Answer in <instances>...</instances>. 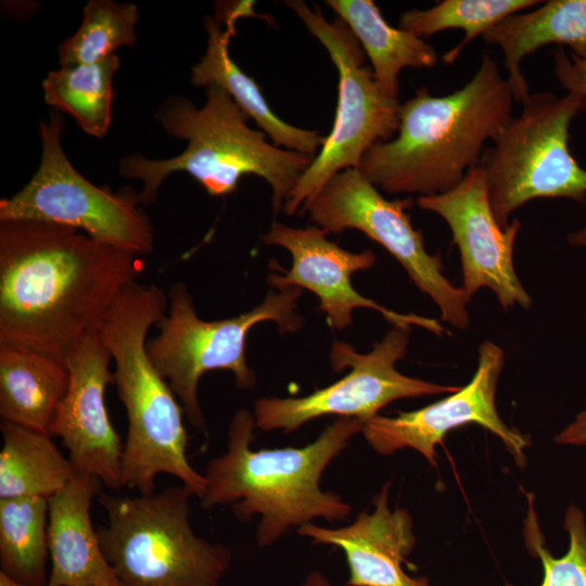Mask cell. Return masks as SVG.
<instances>
[{
  "label": "cell",
  "mask_w": 586,
  "mask_h": 586,
  "mask_svg": "<svg viewBox=\"0 0 586 586\" xmlns=\"http://www.w3.org/2000/svg\"><path fill=\"white\" fill-rule=\"evenodd\" d=\"M142 269L139 256L78 229L0 221V344L65 362Z\"/></svg>",
  "instance_id": "6da1fadb"
},
{
  "label": "cell",
  "mask_w": 586,
  "mask_h": 586,
  "mask_svg": "<svg viewBox=\"0 0 586 586\" xmlns=\"http://www.w3.org/2000/svg\"><path fill=\"white\" fill-rule=\"evenodd\" d=\"M514 97L497 62L483 52L460 89L435 97L425 87L400 105L394 139L373 144L358 169L388 194L430 196L457 187L479 166L512 117Z\"/></svg>",
  "instance_id": "7a4b0ae2"
},
{
  "label": "cell",
  "mask_w": 586,
  "mask_h": 586,
  "mask_svg": "<svg viewBox=\"0 0 586 586\" xmlns=\"http://www.w3.org/2000/svg\"><path fill=\"white\" fill-rule=\"evenodd\" d=\"M361 425L359 419L340 417L304 447L254 450V413L239 409L229 424L225 454L206 466L201 507L231 504L242 522L260 515L255 534L259 547H269L290 528L316 518L346 520L351 506L339 494L322 491L320 479Z\"/></svg>",
  "instance_id": "3957f363"
},
{
  "label": "cell",
  "mask_w": 586,
  "mask_h": 586,
  "mask_svg": "<svg viewBox=\"0 0 586 586\" xmlns=\"http://www.w3.org/2000/svg\"><path fill=\"white\" fill-rule=\"evenodd\" d=\"M168 300L156 284L130 282L112 305L99 332L115 365L114 383L127 416L123 487L148 495L160 473L202 497L206 481L189 462L183 408L148 352V332L166 314Z\"/></svg>",
  "instance_id": "277c9868"
},
{
  "label": "cell",
  "mask_w": 586,
  "mask_h": 586,
  "mask_svg": "<svg viewBox=\"0 0 586 586\" xmlns=\"http://www.w3.org/2000/svg\"><path fill=\"white\" fill-rule=\"evenodd\" d=\"M156 118L166 132L187 141V148L167 160L126 155L120 174L143 181L140 203L150 205L165 178L186 171L212 196L233 192L244 175H256L272 189L278 214L315 156L269 143L263 131L247 126V116L230 94L217 85L206 87V102L198 109L189 99L171 98L157 110Z\"/></svg>",
  "instance_id": "5b68a950"
},
{
  "label": "cell",
  "mask_w": 586,
  "mask_h": 586,
  "mask_svg": "<svg viewBox=\"0 0 586 586\" xmlns=\"http://www.w3.org/2000/svg\"><path fill=\"white\" fill-rule=\"evenodd\" d=\"M181 486L133 496L100 493V547L119 586H220L231 550L199 536Z\"/></svg>",
  "instance_id": "8992f818"
},
{
  "label": "cell",
  "mask_w": 586,
  "mask_h": 586,
  "mask_svg": "<svg viewBox=\"0 0 586 586\" xmlns=\"http://www.w3.org/2000/svg\"><path fill=\"white\" fill-rule=\"evenodd\" d=\"M521 104L520 114L486 146L479 164L494 217L502 228L531 200H586V169L569 150L570 126L586 110V97L539 91Z\"/></svg>",
  "instance_id": "52a82bcc"
},
{
  "label": "cell",
  "mask_w": 586,
  "mask_h": 586,
  "mask_svg": "<svg viewBox=\"0 0 586 586\" xmlns=\"http://www.w3.org/2000/svg\"><path fill=\"white\" fill-rule=\"evenodd\" d=\"M302 293L298 286L279 289L278 293L270 291L252 310L205 321L196 315L187 285L178 282L171 286L167 311L156 324L157 335L148 341V352L194 428L206 430L198 397L201 377L212 370H229L239 388H253L256 378L245 358L249 331L267 320L275 321L281 332L300 329L303 318L295 308Z\"/></svg>",
  "instance_id": "ba28073f"
},
{
  "label": "cell",
  "mask_w": 586,
  "mask_h": 586,
  "mask_svg": "<svg viewBox=\"0 0 586 586\" xmlns=\"http://www.w3.org/2000/svg\"><path fill=\"white\" fill-rule=\"evenodd\" d=\"M308 31L326 48L339 73L334 123L322 148L289 194L283 211L301 213L336 174L358 168L375 143L391 140L399 127V100L386 94L372 69L365 66V51L349 27L339 17L329 22L319 7L302 0L284 2Z\"/></svg>",
  "instance_id": "9c48e42d"
},
{
  "label": "cell",
  "mask_w": 586,
  "mask_h": 586,
  "mask_svg": "<svg viewBox=\"0 0 586 586\" xmlns=\"http://www.w3.org/2000/svg\"><path fill=\"white\" fill-rule=\"evenodd\" d=\"M42 153L28 183L0 201V221L37 220L78 229L94 240L136 256L154 249L152 222L129 188L114 193L81 176L61 144L64 122L51 112L40 123Z\"/></svg>",
  "instance_id": "30bf717a"
},
{
  "label": "cell",
  "mask_w": 586,
  "mask_h": 586,
  "mask_svg": "<svg viewBox=\"0 0 586 586\" xmlns=\"http://www.w3.org/2000/svg\"><path fill=\"white\" fill-rule=\"evenodd\" d=\"M412 203L411 198L385 199L358 168H347L331 178L302 213L308 212L310 220L329 233L356 229L381 244L434 302L442 320L466 329L471 297L445 277L441 257L428 253L422 233L406 212Z\"/></svg>",
  "instance_id": "8fae6325"
},
{
  "label": "cell",
  "mask_w": 586,
  "mask_h": 586,
  "mask_svg": "<svg viewBox=\"0 0 586 586\" xmlns=\"http://www.w3.org/2000/svg\"><path fill=\"white\" fill-rule=\"evenodd\" d=\"M409 332L410 328L393 327L367 354L335 341L330 353L332 368L334 371L351 368L349 372L303 397L259 398L253 412L256 428L289 433L309 420L330 415L356 418L362 423L394 400L458 391L460 386L410 378L395 368L406 355Z\"/></svg>",
  "instance_id": "7c38bea8"
},
{
  "label": "cell",
  "mask_w": 586,
  "mask_h": 586,
  "mask_svg": "<svg viewBox=\"0 0 586 586\" xmlns=\"http://www.w3.org/2000/svg\"><path fill=\"white\" fill-rule=\"evenodd\" d=\"M505 364L502 348L483 342L477 349V365L470 382L433 404L420 409L398 412L395 417L377 415L362 422L361 433L380 455L403 448L419 451L435 464V447L458 426L479 424L498 436L518 466L526 462L530 437L508 426L496 407L497 384Z\"/></svg>",
  "instance_id": "4fadbf2b"
},
{
  "label": "cell",
  "mask_w": 586,
  "mask_h": 586,
  "mask_svg": "<svg viewBox=\"0 0 586 586\" xmlns=\"http://www.w3.org/2000/svg\"><path fill=\"white\" fill-rule=\"evenodd\" d=\"M417 205L441 216L448 225L460 254L462 289L471 297L480 289L494 292L504 309H528L532 297L517 276L513 250L521 222L502 228L494 217L483 169L468 171L454 189L418 196Z\"/></svg>",
  "instance_id": "5bb4252c"
},
{
  "label": "cell",
  "mask_w": 586,
  "mask_h": 586,
  "mask_svg": "<svg viewBox=\"0 0 586 586\" xmlns=\"http://www.w3.org/2000/svg\"><path fill=\"white\" fill-rule=\"evenodd\" d=\"M329 232L320 227L292 228L273 222L263 240L268 245H279L292 256V266L283 276L268 277L277 289L298 286L311 291L320 301L319 309L327 315L328 323L343 330L353 323V311L366 307L379 311L393 327L418 326L437 336L446 330L433 318L415 314H400L387 309L373 300L362 296L354 288V272L372 267L374 254L367 250L352 253L329 241Z\"/></svg>",
  "instance_id": "9a60e30c"
},
{
  "label": "cell",
  "mask_w": 586,
  "mask_h": 586,
  "mask_svg": "<svg viewBox=\"0 0 586 586\" xmlns=\"http://www.w3.org/2000/svg\"><path fill=\"white\" fill-rule=\"evenodd\" d=\"M112 355L99 333L86 337L67 357L69 383L50 435L61 438L76 471L91 474L111 488L123 487V444L104 400L114 381Z\"/></svg>",
  "instance_id": "2e32d148"
},
{
  "label": "cell",
  "mask_w": 586,
  "mask_h": 586,
  "mask_svg": "<svg viewBox=\"0 0 586 586\" xmlns=\"http://www.w3.org/2000/svg\"><path fill=\"white\" fill-rule=\"evenodd\" d=\"M390 483L373 499L372 512L362 511L344 527L326 528L306 523L297 533L313 544L342 549L349 569L347 586H431L426 577H412L402 564L416 544L407 510L388 505Z\"/></svg>",
  "instance_id": "e0dca14e"
},
{
  "label": "cell",
  "mask_w": 586,
  "mask_h": 586,
  "mask_svg": "<svg viewBox=\"0 0 586 586\" xmlns=\"http://www.w3.org/2000/svg\"><path fill=\"white\" fill-rule=\"evenodd\" d=\"M103 484L76 471L48 498V545L51 571L47 586H100L115 578L100 547L90 514Z\"/></svg>",
  "instance_id": "ac0fdd59"
},
{
  "label": "cell",
  "mask_w": 586,
  "mask_h": 586,
  "mask_svg": "<svg viewBox=\"0 0 586 586\" xmlns=\"http://www.w3.org/2000/svg\"><path fill=\"white\" fill-rule=\"evenodd\" d=\"M218 16L225 22V28L218 17L205 18L204 25L208 35L206 51L201 61L192 67L191 82L198 87H221L247 118H252L263 132L270 137L275 145L315 156L322 148L326 137L319 131L290 125L273 113L257 82L230 56L229 42L240 14L232 8H225Z\"/></svg>",
  "instance_id": "d6986e66"
},
{
  "label": "cell",
  "mask_w": 586,
  "mask_h": 586,
  "mask_svg": "<svg viewBox=\"0 0 586 586\" xmlns=\"http://www.w3.org/2000/svg\"><path fill=\"white\" fill-rule=\"evenodd\" d=\"M482 37L501 49L514 101L523 103L531 94L521 71L527 55L556 43L569 46L572 54L586 59V0L543 1L534 11L505 17Z\"/></svg>",
  "instance_id": "ffe728a7"
},
{
  "label": "cell",
  "mask_w": 586,
  "mask_h": 586,
  "mask_svg": "<svg viewBox=\"0 0 586 586\" xmlns=\"http://www.w3.org/2000/svg\"><path fill=\"white\" fill-rule=\"evenodd\" d=\"M68 383L64 361L30 348L0 344L2 421L49 434Z\"/></svg>",
  "instance_id": "44dd1931"
},
{
  "label": "cell",
  "mask_w": 586,
  "mask_h": 586,
  "mask_svg": "<svg viewBox=\"0 0 586 586\" xmlns=\"http://www.w3.org/2000/svg\"><path fill=\"white\" fill-rule=\"evenodd\" d=\"M326 4L358 39L377 81L390 97L398 100L399 74L404 68H431L437 64L438 55L432 44L391 26L372 0H327Z\"/></svg>",
  "instance_id": "7402d4cb"
},
{
  "label": "cell",
  "mask_w": 586,
  "mask_h": 586,
  "mask_svg": "<svg viewBox=\"0 0 586 586\" xmlns=\"http://www.w3.org/2000/svg\"><path fill=\"white\" fill-rule=\"evenodd\" d=\"M0 498L43 497L62 489L76 472L48 433L2 421Z\"/></svg>",
  "instance_id": "603a6c76"
},
{
  "label": "cell",
  "mask_w": 586,
  "mask_h": 586,
  "mask_svg": "<svg viewBox=\"0 0 586 586\" xmlns=\"http://www.w3.org/2000/svg\"><path fill=\"white\" fill-rule=\"evenodd\" d=\"M118 68L115 54L95 63L61 66L42 81L44 101L71 115L86 133L101 138L111 125L113 77Z\"/></svg>",
  "instance_id": "cb8c5ba5"
},
{
  "label": "cell",
  "mask_w": 586,
  "mask_h": 586,
  "mask_svg": "<svg viewBox=\"0 0 586 586\" xmlns=\"http://www.w3.org/2000/svg\"><path fill=\"white\" fill-rule=\"evenodd\" d=\"M48 557V499L0 498L1 571L18 582L46 586Z\"/></svg>",
  "instance_id": "d4e9b609"
},
{
  "label": "cell",
  "mask_w": 586,
  "mask_h": 586,
  "mask_svg": "<svg viewBox=\"0 0 586 586\" xmlns=\"http://www.w3.org/2000/svg\"><path fill=\"white\" fill-rule=\"evenodd\" d=\"M542 3L536 0H443L430 9H412L399 17V28L425 38L446 29H462L463 39L443 55L454 63L462 49L505 17Z\"/></svg>",
  "instance_id": "484cf974"
},
{
  "label": "cell",
  "mask_w": 586,
  "mask_h": 586,
  "mask_svg": "<svg viewBox=\"0 0 586 586\" xmlns=\"http://www.w3.org/2000/svg\"><path fill=\"white\" fill-rule=\"evenodd\" d=\"M138 21L139 11L132 3L88 1L77 31L59 47L61 66L95 63L122 46H133Z\"/></svg>",
  "instance_id": "4316f807"
},
{
  "label": "cell",
  "mask_w": 586,
  "mask_h": 586,
  "mask_svg": "<svg viewBox=\"0 0 586 586\" xmlns=\"http://www.w3.org/2000/svg\"><path fill=\"white\" fill-rule=\"evenodd\" d=\"M563 526L569 534V549L561 558H555L545 547L533 501L530 500L524 519V539L531 555L540 559L544 577L539 586H586V521L583 511L571 505ZM505 586H512L506 583Z\"/></svg>",
  "instance_id": "83f0119b"
},
{
  "label": "cell",
  "mask_w": 586,
  "mask_h": 586,
  "mask_svg": "<svg viewBox=\"0 0 586 586\" xmlns=\"http://www.w3.org/2000/svg\"><path fill=\"white\" fill-rule=\"evenodd\" d=\"M553 74L568 91L586 97V59L570 56L562 47L553 52Z\"/></svg>",
  "instance_id": "f1b7e54d"
},
{
  "label": "cell",
  "mask_w": 586,
  "mask_h": 586,
  "mask_svg": "<svg viewBox=\"0 0 586 586\" xmlns=\"http://www.w3.org/2000/svg\"><path fill=\"white\" fill-rule=\"evenodd\" d=\"M555 441L563 445L586 446V409L579 412Z\"/></svg>",
  "instance_id": "f546056e"
},
{
  "label": "cell",
  "mask_w": 586,
  "mask_h": 586,
  "mask_svg": "<svg viewBox=\"0 0 586 586\" xmlns=\"http://www.w3.org/2000/svg\"><path fill=\"white\" fill-rule=\"evenodd\" d=\"M301 586H333L331 582L319 571L307 574Z\"/></svg>",
  "instance_id": "4dcf8cb0"
},
{
  "label": "cell",
  "mask_w": 586,
  "mask_h": 586,
  "mask_svg": "<svg viewBox=\"0 0 586 586\" xmlns=\"http://www.w3.org/2000/svg\"><path fill=\"white\" fill-rule=\"evenodd\" d=\"M568 241L573 246L586 247V226L577 231L571 232L568 235Z\"/></svg>",
  "instance_id": "1f68e13d"
},
{
  "label": "cell",
  "mask_w": 586,
  "mask_h": 586,
  "mask_svg": "<svg viewBox=\"0 0 586 586\" xmlns=\"http://www.w3.org/2000/svg\"><path fill=\"white\" fill-rule=\"evenodd\" d=\"M0 586H35V585H29V584L18 582L1 571L0 572Z\"/></svg>",
  "instance_id": "d6a6232c"
},
{
  "label": "cell",
  "mask_w": 586,
  "mask_h": 586,
  "mask_svg": "<svg viewBox=\"0 0 586 586\" xmlns=\"http://www.w3.org/2000/svg\"><path fill=\"white\" fill-rule=\"evenodd\" d=\"M100 586H119V585H118L116 578H113V579H111V581H107V582L103 583V584L100 585Z\"/></svg>",
  "instance_id": "836d02e7"
}]
</instances>
